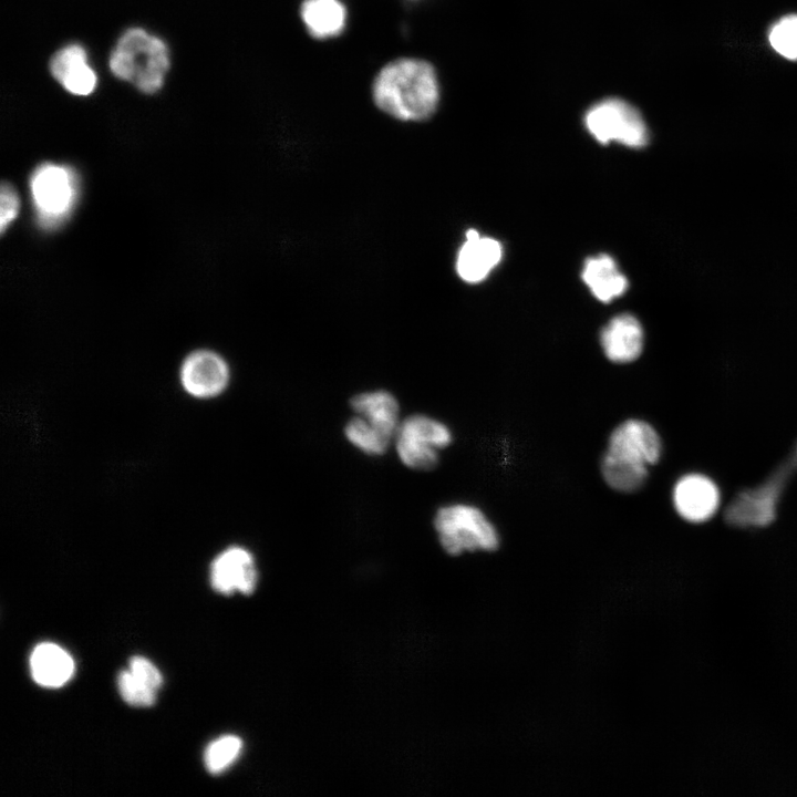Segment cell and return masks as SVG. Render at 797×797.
Returning <instances> with one entry per match:
<instances>
[{
  "label": "cell",
  "instance_id": "cell-10",
  "mask_svg": "<svg viewBox=\"0 0 797 797\" xmlns=\"http://www.w3.org/2000/svg\"><path fill=\"white\" fill-rule=\"evenodd\" d=\"M676 511L684 519L702 522L711 518L720 503L716 485L707 477L691 474L682 477L673 490Z\"/></svg>",
  "mask_w": 797,
  "mask_h": 797
},
{
  "label": "cell",
  "instance_id": "cell-24",
  "mask_svg": "<svg viewBox=\"0 0 797 797\" xmlns=\"http://www.w3.org/2000/svg\"><path fill=\"white\" fill-rule=\"evenodd\" d=\"M130 671L137 680L156 692L163 684L161 672L145 658L133 656L130 660Z\"/></svg>",
  "mask_w": 797,
  "mask_h": 797
},
{
  "label": "cell",
  "instance_id": "cell-5",
  "mask_svg": "<svg viewBox=\"0 0 797 797\" xmlns=\"http://www.w3.org/2000/svg\"><path fill=\"white\" fill-rule=\"evenodd\" d=\"M452 441L453 435L446 424L424 414H413L400 422L393 443L406 467L429 470L437 465L439 452Z\"/></svg>",
  "mask_w": 797,
  "mask_h": 797
},
{
  "label": "cell",
  "instance_id": "cell-11",
  "mask_svg": "<svg viewBox=\"0 0 797 797\" xmlns=\"http://www.w3.org/2000/svg\"><path fill=\"white\" fill-rule=\"evenodd\" d=\"M501 246L493 238L482 237L475 229L466 232V241L458 251L456 270L466 282L484 280L501 258Z\"/></svg>",
  "mask_w": 797,
  "mask_h": 797
},
{
  "label": "cell",
  "instance_id": "cell-14",
  "mask_svg": "<svg viewBox=\"0 0 797 797\" xmlns=\"http://www.w3.org/2000/svg\"><path fill=\"white\" fill-rule=\"evenodd\" d=\"M52 75L69 92L89 95L96 85V75L89 66L84 49L77 44L58 51L50 64Z\"/></svg>",
  "mask_w": 797,
  "mask_h": 797
},
{
  "label": "cell",
  "instance_id": "cell-18",
  "mask_svg": "<svg viewBox=\"0 0 797 797\" xmlns=\"http://www.w3.org/2000/svg\"><path fill=\"white\" fill-rule=\"evenodd\" d=\"M601 473L610 488L620 493H633L644 485L648 466L623 460L605 452L601 462Z\"/></svg>",
  "mask_w": 797,
  "mask_h": 797
},
{
  "label": "cell",
  "instance_id": "cell-22",
  "mask_svg": "<svg viewBox=\"0 0 797 797\" xmlns=\"http://www.w3.org/2000/svg\"><path fill=\"white\" fill-rule=\"evenodd\" d=\"M117 687L122 698L132 706L148 707L156 701V691L137 680L130 670L118 674Z\"/></svg>",
  "mask_w": 797,
  "mask_h": 797
},
{
  "label": "cell",
  "instance_id": "cell-20",
  "mask_svg": "<svg viewBox=\"0 0 797 797\" xmlns=\"http://www.w3.org/2000/svg\"><path fill=\"white\" fill-rule=\"evenodd\" d=\"M242 742L234 735L222 736L208 745L205 751V766L214 775L226 770L239 756Z\"/></svg>",
  "mask_w": 797,
  "mask_h": 797
},
{
  "label": "cell",
  "instance_id": "cell-23",
  "mask_svg": "<svg viewBox=\"0 0 797 797\" xmlns=\"http://www.w3.org/2000/svg\"><path fill=\"white\" fill-rule=\"evenodd\" d=\"M19 196L9 183H3L0 192V230L4 232L18 217Z\"/></svg>",
  "mask_w": 797,
  "mask_h": 797
},
{
  "label": "cell",
  "instance_id": "cell-8",
  "mask_svg": "<svg viewBox=\"0 0 797 797\" xmlns=\"http://www.w3.org/2000/svg\"><path fill=\"white\" fill-rule=\"evenodd\" d=\"M607 452L623 460L650 466L660 459L662 442L651 424L630 418L612 431Z\"/></svg>",
  "mask_w": 797,
  "mask_h": 797
},
{
  "label": "cell",
  "instance_id": "cell-17",
  "mask_svg": "<svg viewBox=\"0 0 797 797\" xmlns=\"http://www.w3.org/2000/svg\"><path fill=\"white\" fill-rule=\"evenodd\" d=\"M345 8L339 0H304L301 17L309 33L317 39L338 35L345 25Z\"/></svg>",
  "mask_w": 797,
  "mask_h": 797
},
{
  "label": "cell",
  "instance_id": "cell-13",
  "mask_svg": "<svg viewBox=\"0 0 797 797\" xmlns=\"http://www.w3.org/2000/svg\"><path fill=\"white\" fill-rule=\"evenodd\" d=\"M354 415L394 441L400 425V405L396 397L385 390L362 392L350 400Z\"/></svg>",
  "mask_w": 797,
  "mask_h": 797
},
{
  "label": "cell",
  "instance_id": "cell-7",
  "mask_svg": "<svg viewBox=\"0 0 797 797\" xmlns=\"http://www.w3.org/2000/svg\"><path fill=\"white\" fill-rule=\"evenodd\" d=\"M179 379L184 390L197 398H211L228 386L230 370L218 353L197 350L189 353L182 363Z\"/></svg>",
  "mask_w": 797,
  "mask_h": 797
},
{
  "label": "cell",
  "instance_id": "cell-1",
  "mask_svg": "<svg viewBox=\"0 0 797 797\" xmlns=\"http://www.w3.org/2000/svg\"><path fill=\"white\" fill-rule=\"evenodd\" d=\"M373 99L381 111L395 118L426 120L433 115L439 100L435 70L423 60H395L376 75Z\"/></svg>",
  "mask_w": 797,
  "mask_h": 797
},
{
  "label": "cell",
  "instance_id": "cell-21",
  "mask_svg": "<svg viewBox=\"0 0 797 797\" xmlns=\"http://www.w3.org/2000/svg\"><path fill=\"white\" fill-rule=\"evenodd\" d=\"M768 41L779 55L797 61V14L777 20L769 29Z\"/></svg>",
  "mask_w": 797,
  "mask_h": 797
},
{
  "label": "cell",
  "instance_id": "cell-6",
  "mask_svg": "<svg viewBox=\"0 0 797 797\" xmlns=\"http://www.w3.org/2000/svg\"><path fill=\"white\" fill-rule=\"evenodd\" d=\"M587 130L600 143L618 142L639 148L649 142V133L635 107L619 99H607L588 110Z\"/></svg>",
  "mask_w": 797,
  "mask_h": 797
},
{
  "label": "cell",
  "instance_id": "cell-15",
  "mask_svg": "<svg viewBox=\"0 0 797 797\" xmlns=\"http://www.w3.org/2000/svg\"><path fill=\"white\" fill-rule=\"evenodd\" d=\"M30 670L35 683L45 687H60L72 677L74 661L61 646L44 642L33 649Z\"/></svg>",
  "mask_w": 797,
  "mask_h": 797
},
{
  "label": "cell",
  "instance_id": "cell-4",
  "mask_svg": "<svg viewBox=\"0 0 797 797\" xmlns=\"http://www.w3.org/2000/svg\"><path fill=\"white\" fill-rule=\"evenodd\" d=\"M29 187L38 222L54 228L69 218L76 204L79 177L66 165L43 163L31 174Z\"/></svg>",
  "mask_w": 797,
  "mask_h": 797
},
{
  "label": "cell",
  "instance_id": "cell-3",
  "mask_svg": "<svg viewBox=\"0 0 797 797\" xmlns=\"http://www.w3.org/2000/svg\"><path fill=\"white\" fill-rule=\"evenodd\" d=\"M434 527L443 549L457 556L466 551H493L499 546V535L491 521L477 507L453 504L441 507Z\"/></svg>",
  "mask_w": 797,
  "mask_h": 797
},
{
  "label": "cell",
  "instance_id": "cell-16",
  "mask_svg": "<svg viewBox=\"0 0 797 797\" xmlns=\"http://www.w3.org/2000/svg\"><path fill=\"white\" fill-rule=\"evenodd\" d=\"M582 279L597 299L609 302L628 288L627 278L619 271L614 260L607 255L586 261Z\"/></svg>",
  "mask_w": 797,
  "mask_h": 797
},
{
  "label": "cell",
  "instance_id": "cell-12",
  "mask_svg": "<svg viewBox=\"0 0 797 797\" xmlns=\"http://www.w3.org/2000/svg\"><path fill=\"white\" fill-rule=\"evenodd\" d=\"M601 345L605 356L614 363L636 360L644 343L643 329L636 318L620 314L613 318L601 332Z\"/></svg>",
  "mask_w": 797,
  "mask_h": 797
},
{
  "label": "cell",
  "instance_id": "cell-2",
  "mask_svg": "<svg viewBox=\"0 0 797 797\" xmlns=\"http://www.w3.org/2000/svg\"><path fill=\"white\" fill-rule=\"evenodd\" d=\"M110 68L120 79L130 81L145 93H154L169 68L165 43L139 28L127 30L110 58Z\"/></svg>",
  "mask_w": 797,
  "mask_h": 797
},
{
  "label": "cell",
  "instance_id": "cell-9",
  "mask_svg": "<svg viewBox=\"0 0 797 797\" xmlns=\"http://www.w3.org/2000/svg\"><path fill=\"white\" fill-rule=\"evenodd\" d=\"M210 583L222 594L235 591L250 594L257 584V568L251 552L239 546L221 551L211 562Z\"/></svg>",
  "mask_w": 797,
  "mask_h": 797
},
{
  "label": "cell",
  "instance_id": "cell-19",
  "mask_svg": "<svg viewBox=\"0 0 797 797\" xmlns=\"http://www.w3.org/2000/svg\"><path fill=\"white\" fill-rule=\"evenodd\" d=\"M345 438L360 452L370 456L384 454L392 438L366 424L358 415H353L344 426Z\"/></svg>",
  "mask_w": 797,
  "mask_h": 797
}]
</instances>
